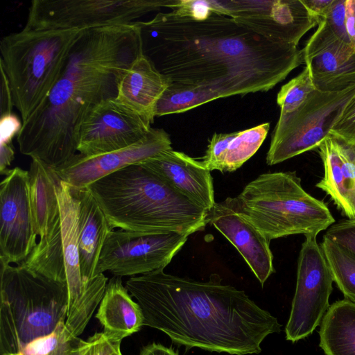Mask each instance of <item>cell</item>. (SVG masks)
<instances>
[{
  "mask_svg": "<svg viewBox=\"0 0 355 355\" xmlns=\"http://www.w3.org/2000/svg\"><path fill=\"white\" fill-rule=\"evenodd\" d=\"M150 125L116 97L104 100L94 106L81 123L77 151L91 156L128 148L145 138Z\"/></svg>",
  "mask_w": 355,
  "mask_h": 355,
  "instance_id": "cell-14",
  "label": "cell"
},
{
  "mask_svg": "<svg viewBox=\"0 0 355 355\" xmlns=\"http://www.w3.org/2000/svg\"><path fill=\"white\" fill-rule=\"evenodd\" d=\"M83 340L60 322L51 334L38 338L20 351L3 355H76Z\"/></svg>",
  "mask_w": 355,
  "mask_h": 355,
  "instance_id": "cell-29",
  "label": "cell"
},
{
  "mask_svg": "<svg viewBox=\"0 0 355 355\" xmlns=\"http://www.w3.org/2000/svg\"><path fill=\"white\" fill-rule=\"evenodd\" d=\"M318 149L324 175L316 187L331 197L349 220H355V144L330 135Z\"/></svg>",
  "mask_w": 355,
  "mask_h": 355,
  "instance_id": "cell-20",
  "label": "cell"
},
{
  "mask_svg": "<svg viewBox=\"0 0 355 355\" xmlns=\"http://www.w3.org/2000/svg\"><path fill=\"white\" fill-rule=\"evenodd\" d=\"M319 335L325 355H355V303L345 298L329 306Z\"/></svg>",
  "mask_w": 355,
  "mask_h": 355,
  "instance_id": "cell-26",
  "label": "cell"
},
{
  "mask_svg": "<svg viewBox=\"0 0 355 355\" xmlns=\"http://www.w3.org/2000/svg\"><path fill=\"white\" fill-rule=\"evenodd\" d=\"M96 318L105 332L121 340L144 325L141 308L133 301L119 276L108 280Z\"/></svg>",
  "mask_w": 355,
  "mask_h": 355,
  "instance_id": "cell-24",
  "label": "cell"
},
{
  "mask_svg": "<svg viewBox=\"0 0 355 355\" xmlns=\"http://www.w3.org/2000/svg\"><path fill=\"white\" fill-rule=\"evenodd\" d=\"M15 157V150L12 144H0V172L6 175L9 170L8 167Z\"/></svg>",
  "mask_w": 355,
  "mask_h": 355,
  "instance_id": "cell-39",
  "label": "cell"
},
{
  "mask_svg": "<svg viewBox=\"0 0 355 355\" xmlns=\"http://www.w3.org/2000/svg\"><path fill=\"white\" fill-rule=\"evenodd\" d=\"M140 164L194 204L209 212L213 209V179L201 161L171 148Z\"/></svg>",
  "mask_w": 355,
  "mask_h": 355,
  "instance_id": "cell-19",
  "label": "cell"
},
{
  "mask_svg": "<svg viewBox=\"0 0 355 355\" xmlns=\"http://www.w3.org/2000/svg\"><path fill=\"white\" fill-rule=\"evenodd\" d=\"M112 230L141 234L203 230L209 211L174 190L140 164L123 168L87 187Z\"/></svg>",
  "mask_w": 355,
  "mask_h": 355,
  "instance_id": "cell-4",
  "label": "cell"
},
{
  "mask_svg": "<svg viewBox=\"0 0 355 355\" xmlns=\"http://www.w3.org/2000/svg\"><path fill=\"white\" fill-rule=\"evenodd\" d=\"M354 96L355 85L338 92L315 89L297 110L279 115L266 155L267 164L275 165L318 148Z\"/></svg>",
  "mask_w": 355,
  "mask_h": 355,
  "instance_id": "cell-9",
  "label": "cell"
},
{
  "mask_svg": "<svg viewBox=\"0 0 355 355\" xmlns=\"http://www.w3.org/2000/svg\"><path fill=\"white\" fill-rule=\"evenodd\" d=\"M320 245L330 268L334 282L345 298L355 303V256L324 236Z\"/></svg>",
  "mask_w": 355,
  "mask_h": 355,
  "instance_id": "cell-27",
  "label": "cell"
},
{
  "mask_svg": "<svg viewBox=\"0 0 355 355\" xmlns=\"http://www.w3.org/2000/svg\"><path fill=\"white\" fill-rule=\"evenodd\" d=\"M136 23L84 29L42 105L22 123L19 151L53 168L77 152L78 131L87 113L117 94L124 70L141 54Z\"/></svg>",
  "mask_w": 355,
  "mask_h": 355,
  "instance_id": "cell-3",
  "label": "cell"
},
{
  "mask_svg": "<svg viewBox=\"0 0 355 355\" xmlns=\"http://www.w3.org/2000/svg\"><path fill=\"white\" fill-rule=\"evenodd\" d=\"M125 287L141 308L144 325L187 350L258 354L265 338L282 331L276 317L218 274L202 282L160 269L130 277Z\"/></svg>",
  "mask_w": 355,
  "mask_h": 355,
  "instance_id": "cell-2",
  "label": "cell"
},
{
  "mask_svg": "<svg viewBox=\"0 0 355 355\" xmlns=\"http://www.w3.org/2000/svg\"><path fill=\"white\" fill-rule=\"evenodd\" d=\"M324 237L355 256V220H345L330 226Z\"/></svg>",
  "mask_w": 355,
  "mask_h": 355,
  "instance_id": "cell-33",
  "label": "cell"
},
{
  "mask_svg": "<svg viewBox=\"0 0 355 355\" xmlns=\"http://www.w3.org/2000/svg\"><path fill=\"white\" fill-rule=\"evenodd\" d=\"M345 19L346 0H334L327 15L320 20L324 22L338 39L352 45L346 29Z\"/></svg>",
  "mask_w": 355,
  "mask_h": 355,
  "instance_id": "cell-32",
  "label": "cell"
},
{
  "mask_svg": "<svg viewBox=\"0 0 355 355\" xmlns=\"http://www.w3.org/2000/svg\"><path fill=\"white\" fill-rule=\"evenodd\" d=\"M135 23L143 54L171 83L218 98L267 92L304 63L297 46L272 42L215 12L204 19L159 12Z\"/></svg>",
  "mask_w": 355,
  "mask_h": 355,
  "instance_id": "cell-1",
  "label": "cell"
},
{
  "mask_svg": "<svg viewBox=\"0 0 355 355\" xmlns=\"http://www.w3.org/2000/svg\"><path fill=\"white\" fill-rule=\"evenodd\" d=\"M60 220L19 265L52 279L67 282L69 306L65 324L78 336L91 319L96 304L85 293L80 266L79 207L75 190L60 181L56 188Z\"/></svg>",
  "mask_w": 355,
  "mask_h": 355,
  "instance_id": "cell-8",
  "label": "cell"
},
{
  "mask_svg": "<svg viewBox=\"0 0 355 355\" xmlns=\"http://www.w3.org/2000/svg\"><path fill=\"white\" fill-rule=\"evenodd\" d=\"M29 198L37 235H46L60 220L56 188L60 180L53 168L32 159L28 170Z\"/></svg>",
  "mask_w": 355,
  "mask_h": 355,
  "instance_id": "cell-25",
  "label": "cell"
},
{
  "mask_svg": "<svg viewBox=\"0 0 355 355\" xmlns=\"http://www.w3.org/2000/svg\"><path fill=\"white\" fill-rule=\"evenodd\" d=\"M22 127V121L13 113L1 116L0 144H12V139L17 136Z\"/></svg>",
  "mask_w": 355,
  "mask_h": 355,
  "instance_id": "cell-35",
  "label": "cell"
},
{
  "mask_svg": "<svg viewBox=\"0 0 355 355\" xmlns=\"http://www.w3.org/2000/svg\"><path fill=\"white\" fill-rule=\"evenodd\" d=\"M302 2L310 14L320 21L327 15L334 0H302Z\"/></svg>",
  "mask_w": 355,
  "mask_h": 355,
  "instance_id": "cell-37",
  "label": "cell"
},
{
  "mask_svg": "<svg viewBox=\"0 0 355 355\" xmlns=\"http://www.w3.org/2000/svg\"><path fill=\"white\" fill-rule=\"evenodd\" d=\"M121 340L104 331L83 340L76 355H112L120 349Z\"/></svg>",
  "mask_w": 355,
  "mask_h": 355,
  "instance_id": "cell-31",
  "label": "cell"
},
{
  "mask_svg": "<svg viewBox=\"0 0 355 355\" xmlns=\"http://www.w3.org/2000/svg\"><path fill=\"white\" fill-rule=\"evenodd\" d=\"M236 199L242 213L269 241L318 234L335 222L328 207L302 188L295 171L261 174Z\"/></svg>",
  "mask_w": 355,
  "mask_h": 355,
  "instance_id": "cell-7",
  "label": "cell"
},
{
  "mask_svg": "<svg viewBox=\"0 0 355 355\" xmlns=\"http://www.w3.org/2000/svg\"><path fill=\"white\" fill-rule=\"evenodd\" d=\"M170 85L171 81L142 53L121 74L116 99L152 123L157 105Z\"/></svg>",
  "mask_w": 355,
  "mask_h": 355,
  "instance_id": "cell-21",
  "label": "cell"
},
{
  "mask_svg": "<svg viewBox=\"0 0 355 355\" xmlns=\"http://www.w3.org/2000/svg\"><path fill=\"white\" fill-rule=\"evenodd\" d=\"M112 355H122L121 352V349H119L117 351H116L114 354H112Z\"/></svg>",
  "mask_w": 355,
  "mask_h": 355,
  "instance_id": "cell-41",
  "label": "cell"
},
{
  "mask_svg": "<svg viewBox=\"0 0 355 355\" xmlns=\"http://www.w3.org/2000/svg\"><path fill=\"white\" fill-rule=\"evenodd\" d=\"M175 0H33L26 30L85 29L130 24Z\"/></svg>",
  "mask_w": 355,
  "mask_h": 355,
  "instance_id": "cell-10",
  "label": "cell"
},
{
  "mask_svg": "<svg viewBox=\"0 0 355 355\" xmlns=\"http://www.w3.org/2000/svg\"><path fill=\"white\" fill-rule=\"evenodd\" d=\"M209 220L239 251L263 287L275 272L270 241L242 213L236 197L216 202Z\"/></svg>",
  "mask_w": 355,
  "mask_h": 355,
  "instance_id": "cell-18",
  "label": "cell"
},
{
  "mask_svg": "<svg viewBox=\"0 0 355 355\" xmlns=\"http://www.w3.org/2000/svg\"><path fill=\"white\" fill-rule=\"evenodd\" d=\"M216 99L218 96L209 91L171 83L157 105L155 116L187 112Z\"/></svg>",
  "mask_w": 355,
  "mask_h": 355,
  "instance_id": "cell-28",
  "label": "cell"
},
{
  "mask_svg": "<svg viewBox=\"0 0 355 355\" xmlns=\"http://www.w3.org/2000/svg\"><path fill=\"white\" fill-rule=\"evenodd\" d=\"M139 355H178L171 347L153 343L141 348Z\"/></svg>",
  "mask_w": 355,
  "mask_h": 355,
  "instance_id": "cell-40",
  "label": "cell"
},
{
  "mask_svg": "<svg viewBox=\"0 0 355 355\" xmlns=\"http://www.w3.org/2000/svg\"><path fill=\"white\" fill-rule=\"evenodd\" d=\"M171 148L169 135L164 129L151 128L145 138L131 146L96 155L76 153L53 170L60 181L74 189H80L123 168L140 164Z\"/></svg>",
  "mask_w": 355,
  "mask_h": 355,
  "instance_id": "cell-16",
  "label": "cell"
},
{
  "mask_svg": "<svg viewBox=\"0 0 355 355\" xmlns=\"http://www.w3.org/2000/svg\"><path fill=\"white\" fill-rule=\"evenodd\" d=\"M13 107L14 105L9 81L4 71L2 69H1V116L6 114L12 113V111Z\"/></svg>",
  "mask_w": 355,
  "mask_h": 355,
  "instance_id": "cell-36",
  "label": "cell"
},
{
  "mask_svg": "<svg viewBox=\"0 0 355 355\" xmlns=\"http://www.w3.org/2000/svg\"><path fill=\"white\" fill-rule=\"evenodd\" d=\"M83 30L23 28L1 40L0 68L8 79L22 123L48 97Z\"/></svg>",
  "mask_w": 355,
  "mask_h": 355,
  "instance_id": "cell-6",
  "label": "cell"
},
{
  "mask_svg": "<svg viewBox=\"0 0 355 355\" xmlns=\"http://www.w3.org/2000/svg\"><path fill=\"white\" fill-rule=\"evenodd\" d=\"M317 235H305L300 252L295 292L285 327L286 339L292 343L312 334L329 307L334 279Z\"/></svg>",
  "mask_w": 355,
  "mask_h": 355,
  "instance_id": "cell-11",
  "label": "cell"
},
{
  "mask_svg": "<svg viewBox=\"0 0 355 355\" xmlns=\"http://www.w3.org/2000/svg\"><path fill=\"white\" fill-rule=\"evenodd\" d=\"M0 296V355L18 352L66 321L67 282L1 263Z\"/></svg>",
  "mask_w": 355,
  "mask_h": 355,
  "instance_id": "cell-5",
  "label": "cell"
},
{
  "mask_svg": "<svg viewBox=\"0 0 355 355\" xmlns=\"http://www.w3.org/2000/svg\"><path fill=\"white\" fill-rule=\"evenodd\" d=\"M302 52L317 90L338 92L355 85V47L338 39L322 20Z\"/></svg>",
  "mask_w": 355,
  "mask_h": 355,
  "instance_id": "cell-17",
  "label": "cell"
},
{
  "mask_svg": "<svg viewBox=\"0 0 355 355\" xmlns=\"http://www.w3.org/2000/svg\"><path fill=\"white\" fill-rule=\"evenodd\" d=\"M270 123L231 133H214L209 141L202 163L206 168L233 172L259 150L265 140Z\"/></svg>",
  "mask_w": 355,
  "mask_h": 355,
  "instance_id": "cell-23",
  "label": "cell"
},
{
  "mask_svg": "<svg viewBox=\"0 0 355 355\" xmlns=\"http://www.w3.org/2000/svg\"><path fill=\"white\" fill-rule=\"evenodd\" d=\"M330 133L347 143L355 144V96L348 103Z\"/></svg>",
  "mask_w": 355,
  "mask_h": 355,
  "instance_id": "cell-34",
  "label": "cell"
},
{
  "mask_svg": "<svg viewBox=\"0 0 355 355\" xmlns=\"http://www.w3.org/2000/svg\"><path fill=\"white\" fill-rule=\"evenodd\" d=\"M188 236L176 232L141 234L113 230L105 239L95 276L109 272L114 276L134 277L164 269Z\"/></svg>",
  "mask_w": 355,
  "mask_h": 355,
  "instance_id": "cell-13",
  "label": "cell"
},
{
  "mask_svg": "<svg viewBox=\"0 0 355 355\" xmlns=\"http://www.w3.org/2000/svg\"><path fill=\"white\" fill-rule=\"evenodd\" d=\"M28 180V171L15 167L0 184V262L4 264H19L37 243Z\"/></svg>",
  "mask_w": 355,
  "mask_h": 355,
  "instance_id": "cell-15",
  "label": "cell"
},
{
  "mask_svg": "<svg viewBox=\"0 0 355 355\" xmlns=\"http://www.w3.org/2000/svg\"><path fill=\"white\" fill-rule=\"evenodd\" d=\"M74 190L80 202L79 256L85 291L90 281L95 277L105 239L113 230L89 188Z\"/></svg>",
  "mask_w": 355,
  "mask_h": 355,
  "instance_id": "cell-22",
  "label": "cell"
},
{
  "mask_svg": "<svg viewBox=\"0 0 355 355\" xmlns=\"http://www.w3.org/2000/svg\"><path fill=\"white\" fill-rule=\"evenodd\" d=\"M213 12L229 16L265 38L297 46L303 35L318 25L302 0H209Z\"/></svg>",
  "mask_w": 355,
  "mask_h": 355,
  "instance_id": "cell-12",
  "label": "cell"
},
{
  "mask_svg": "<svg viewBox=\"0 0 355 355\" xmlns=\"http://www.w3.org/2000/svg\"><path fill=\"white\" fill-rule=\"evenodd\" d=\"M307 67L296 77L284 85L277 94V103L280 115L293 112L300 107L315 90Z\"/></svg>",
  "mask_w": 355,
  "mask_h": 355,
  "instance_id": "cell-30",
  "label": "cell"
},
{
  "mask_svg": "<svg viewBox=\"0 0 355 355\" xmlns=\"http://www.w3.org/2000/svg\"><path fill=\"white\" fill-rule=\"evenodd\" d=\"M346 29L350 42L355 47V0H346Z\"/></svg>",
  "mask_w": 355,
  "mask_h": 355,
  "instance_id": "cell-38",
  "label": "cell"
}]
</instances>
